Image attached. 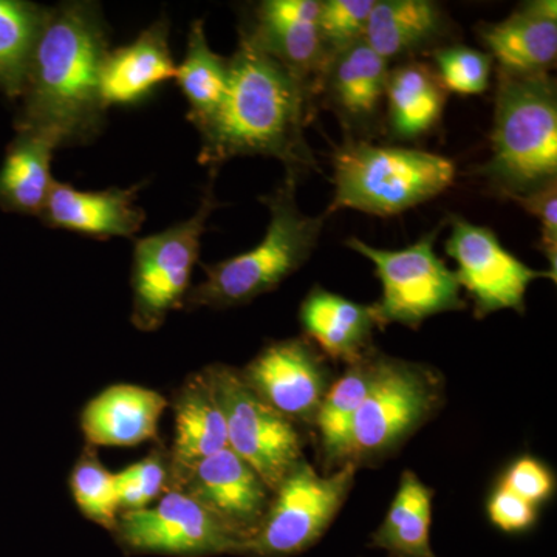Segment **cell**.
<instances>
[{"instance_id":"e0dca14e","label":"cell","mask_w":557,"mask_h":557,"mask_svg":"<svg viewBox=\"0 0 557 557\" xmlns=\"http://www.w3.org/2000/svg\"><path fill=\"white\" fill-rule=\"evenodd\" d=\"M177 64L170 47V21L159 20L138 38L119 49H109L100 70L102 108H127L149 98L174 79Z\"/></svg>"},{"instance_id":"d6a6232c","label":"cell","mask_w":557,"mask_h":557,"mask_svg":"<svg viewBox=\"0 0 557 557\" xmlns=\"http://www.w3.org/2000/svg\"><path fill=\"white\" fill-rule=\"evenodd\" d=\"M375 0H324L319 11L318 30L329 57L364 39Z\"/></svg>"},{"instance_id":"603a6c76","label":"cell","mask_w":557,"mask_h":557,"mask_svg":"<svg viewBox=\"0 0 557 557\" xmlns=\"http://www.w3.org/2000/svg\"><path fill=\"white\" fill-rule=\"evenodd\" d=\"M448 100L437 72L423 62H399L388 72L384 126L398 141H413L434 131Z\"/></svg>"},{"instance_id":"5bb4252c","label":"cell","mask_w":557,"mask_h":557,"mask_svg":"<svg viewBox=\"0 0 557 557\" xmlns=\"http://www.w3.org/2000/svg\"><path fill=\"white\" fill-rule=\"evenodd\" d=\"M391 64L364 39L330 57L318 97L338 116L351 139H369L384 129V101Z\"/></svg>"},{"instance_id":"277c9868","label":"cell","mask_w":557,"mask_h":557,"mask_svg":"<svg viewBox=\"0 0 557 557\" xmlns=\"http://www.w3.org/2000/svg\"><path fill=\"white\" fill-rule=\"evenodd\" d=\"M298 175L285 174L284 183L270 196L260 197L269 208L265 236L249 251L201 265L205 278L190 287L183 309L225 310L247 306L276 289L310 259L327 215L300 211L296 201Z\"/></svg>"},{"instance_id":"d4e9b609","label":"cell","mask_w":557,"mask_h":557,"mask_svg":"<svg viewBox=\"0 0 557 557\" xmlns=\"http://www.w3.org/2000/svg\"><path fill=\"white\" fill-rule=\"evenodd\" d=\"M58 148L49 134L17 131L0 168V208L39 218L54 182L51 160Z\"/></svg>"},{"instance_id":"9a60e30c","label":"cell","mask_w":557,"mask_h":557,"mask_svg":"<svg viewBox=\"0 0 557 557\" xmlns=\"http://www.w3.org/2000/svg\"><path fill=\"white\" fill-rule=\"evenodd\" d=\"M175 490L200 502L242 545L258 530L273 496L258 472L230 448L197 463Z\"/></svg>"},{"instance_id":"6da1fadb","label":"cell","mask_w":557,"mask_h":557,"mask_svg":"<svg viewBox=\"0 0 557 557\" xmlns=\"http://www.w3.org/2000/svg\"><path fill=\"white\" fill-rule=\"evenodd\" d=\"M313 91L284 65L260 50L244 28L230 58V87L222 108L200 129L199 163L219 171L234 157L281 161L285 174L302 177L318 168L307 145L313 120Z\"/></svg>"},{"instance_id":"52a82bcc","label":"cell","mask_w":557,"mask_h":557,"mask_svg":"<svg viewBox=\"0 0 557 557\" xmlns=\"http://www.w3.org/2000/svg\"><path fill=\"white\" fill-rule=\"evenodd\" d=\"M209 182L196 214L171 228L135 240L132 260V324L139 332H156L171 311L183 309L194 267L199 262L201 237L212 212L220 207L214 183Z\"/></svg>"},{"instance_id":"30bf717a","label":"cell","mask_w":557,"mask_h":557,"mask_svg":"<svg viewBox=\"0 0 557 557\" xmlns=\"http://www.w3.org/2000/svg\"><path fill=\"white\" fill-rule=\"evenodd\" d=\"M225 417L228 448L247 461L271 493L300 460L302 435L298 426L270 408L230 366L201 370Z\"/></svg>"},{"instance_id":"4316f807","label":"cell","mask_w":557,"mask_h":557,"mask_svg":"<svg viewBox=\"0 0 557 557\" xmlns=\"http://www.w3.org/2000/svg\"><path fill=\"white\" fill-rule=\"evenodd\" d=\"M174 81L188 102L186 119L197 131L203 129L228 94L230 58L211 50L201 20L190 24L185 58L175 69Z\"/></svg>"},{"instance_id":"4fadbf2b","label":"cell","mask_w":557,"mask_h":557,"mask_svg":"<svg viewBox=\"0 0 557 557\" xmlns=\"http://www.w3.org/2000/svg\"><path fill=\"white\" fill-rule=\"evenodd\" d=\"M239 372L258 397L296 426L313 423L332 386L324 359L304 338L269 344Z\"/></svg>"},{"instance_id":"f546056e","label":"cell","mask_w":557,"mask_h":557,"mask_svg":"<svg viewBox=\"0 0 557 557\" xmlns=\"http://www.w3.org/2000/svg\"><path fill=\"white\" fill-rule=\"evenodd\" d=\"M69 485L81 515L113 533L121 515L116 475L102 465L91 446L81 454Z\"/></svg>"},{"instance_id":"8992f818","label":"cell","mask_w":557,"mask_h":557,"mask_svg":"<svg viewBox=\"0 0 557 557\" xmlns=\"http://www.w3.org/2000/svg\"><path fill=\"white\" fill-rule=\"evenodd\" d=\"M445 398L438 370L376 351L372 381L351 428L348 463H375L397 453Z\"/></svg>"},{"instance_id":"7a4b0ae2","label":"cell","mask_w":557,"mask_h":557,"mask_svg":"<svg viewBox=\"0 0 557 557\" xmlns=\"http://www.w3.org/2000/svg\"><path fill=\"white\" fill-rule=\"evenodd\" d=\"M109 30L95 2L47 9L22 90L17 131L49 134L60 146L97 138L104 127L100 70Z\"/></svg>"},{"instance_id":"cb8c5ba5","label":"cell","mask_w":557,"mask_h":557,"mask_svg":"<svg viewBox=\"0 0 557 557\" xmlns=\"http://www.w3.org/2000/svg\"><path fill=\"white\" fill-rule=\"evenodd\" d=\"M252 17L251 25L244 28L245 33L260 50L306 84L317 98L319 81L330 60L319 35L318 22L259 9H255Z\"/></svg>"},{"instance_id":"d6986e66","label":"cell","mask_w":557,"mask_h":557,"mask_svg":"<svg viewBox=\"0 0 557 557\" xmlns=\"http://www.w3.org/2000/svg\"><path fill=\"white\" fill-rule=\"evenodd\" d=\"M479 36L504 72L549 73L557 58L556 0L523 2L507 20L480 25Z\"/></svg>"},{"instance_id":"3957f363","label":"cell","mask_w":557,"mask_h":557,"mask_svg":"<svg viewBox=\"0 0 557 557\" xmlns=\"http://www.w3.org/2000/svg\"><path fill=\"white\" fill-rule=\"evenodd\" d=\"M491 153L478 174L509 200L557 182V89L552 73L516 75L497 69Z\"/></svg>"},{"instance_id":"9c48e42d","label":"cell","mask_w":557,"mask_h":557,"mask_svg":"<svg viewBox=\"0 0 557 557\" xmlns=\"http://www.w3.org/2000/svg\"><path fill=\"white\" fill-rule=\"evenodd\" d=\"M440 228L405 249L373 248L351 237L348 248L375 267L383 295L373 304L379 327L401 324L417 330L428 318L467 309L456 271L438 258L434 245Z\"/></svg>"},{"instance_id":"1f68e13d","label":"cell","mask_w":557,"mask_h":557,"mask_svg":"<svg viewBox=\"0 0 557 557\" xmlns=\"http://www.w3.org/2000/svg\"><path fill=\"white\" fill-rule=\"evenodd\" d=\"M435 72L446 90L457 95H482L490 87L493 58L467 46H445L432 51Z\"/></svg>"},{"instance_id":"44dd1931","label":"cell","mask_w":557,"mask_h":557,"mask_svg":"<svg viewBox=\"0 0 557 557\" xmlns=\"http://www.w3.org/2000/svg\"><path fill=\"white\" fill-rule=\"evenodd\" d=\"M449 20L431 0H379L370 13L364 40L388 64L438 49L448 36Z\"/></svg>"},{"instance_id":"7c38bea8","label":"cell","mask_w":557,"mask_h":557,"mask_svg":"<svg viewBox=\"0 0 557 557\" xmlns=\"http://www.w3.org/2000/svg\"><path fill=\"white\" fill-rule=\"evenodd\" d=\"M446 252L457 262L460 287L467 288L474 302L475 318L500 310L525 313L528 288L537 278H552L553 271L531 269L504 248L493 230L474 225L467 219L453 218Z\"/></svg>"},{"instance_id":"f1b7e54d","label":"cell","mask_w":557,"mask_h":557,"mask_svg":"<svg viewBox=\"0 0 557 557\" xmlns=\"http://www.w3.org/2000/svg\"><path fill=\"white\" fill-rule=\"evenodd\" d=\"M47 9L25 0H0V90L21 98Z\"/></svg>"},{"instance_id":"5b68a950","label":"cell","mask_w":557,"mask_h":557,"mask_svg":"<svg viewBox=\"0 0 557 557\" xmlns=\"http://www.w3.org/2000/svg\"><path fill=\"white\" fill-rule=\"evenodd\" d=\"M454 178L456 164L446 157L347 138L333 152L335 196L324 214L355 209L392 218L445 193Z\"/></svg>"},{"instance_id":"4dcf8cb0","label":"cell","mask_w":557,"mask_h":557,"mask_svg":"<svg viewBox=\"0 0 557 557\" xmlns=\"http://www.w3.org/2000/svg\"><path fill=\"white\" fill-rule=\"evenodd\" d=\"M121 512L148 508L171 490L170 450L157 446L149 456L115 472Z\"/></svg>"},{"instance_id":"ba28073f","label":"cell","mask_w":557,"mask_h":557,"mask_svg":"<svg viewBox=\"0 0 557 557\" xmlns=\"http://www.w3.org/2000/svg\"><path fill=\"white\" fill-rule=\"evenodd\" d=\"M357 469L347 463L321 475L300 460L273 491L265 518L239 556L293 557L313 547L346 504Z\"/></svg>"},{"instance_id":"ffe728a7","label":"cell","mask_w":557,"mask_h":557,"mask_svg":"<svg viewBox=\"0 0 557 557\" xmlns=\"http://www.w3.org/2000/svg\"><path fill=\"white\" fill-rule=\"evenodd\" d=\"M174 440L170 450L171 490L182 485L190 469L228 448L225 417L203 373H194L175 394Z\"/></svg>"},{"instance_id":"e575fe53","label":"cell","mask_w":557,"mask_h":557,"mask_svg":"<svg viewBox=\"0 0 557 557\" xmlns=\"http://www.w3.org/2000/svg\"><path fill=\"white\" fill-rule=\"evenodd\" d=\"M541 222V244L549 263V271L557 274V182L534 190L525 197L512 200Z\"/></svg>"},{"instance_id":"7402d4cb","label":"cell","mask_w":557,"mask_h":557,"mask_svg":"<svg viewBox=\"0 0 557 557\" xmlns=\"http://www.w3.org/2000/svg\"><path fill=\"white\" fill-rule=\"evenodd\" d=\"M299 321L304 332L336 361L357 362L373 350V330L379 327L372 306H362L321 287L302 300Z\"/></svg>"},{"instance_id":"836d02e7","label":"cell","mask_w":557,"mask_h":557,"mask_svg":"<svg viewBox=\"0 0 557 557\" xmlns=\"http://www.w3.org/2000/svg\"><path fill=\"white\" fill-rule=\"evenodd\" d=\"M500 485L537 508L553 496L556 482L547 465L533 457H522L507 469Z\"/></svg>"},{"instance_id":"484cf974","label":"cell","mask_w":557,"mask_h":557,"mask_svg":"<svg viewBox=\"0 0 557 557\" xmlns=\"http://www.w3.org/2000/svg\"><path fill=\"white\" fill-rule=\"evenodd\" d=\"M376 350L347 366L339 380L332 383L313 424L321 438L322 461L325 471H336L348 463L350 456L351 428L361 403L368 395L375 366Z\"/></svg>"},{"instance_id":"2e32d148","label":"cell","mask_w":557,"mask_h":557,"mask_svg":"<svg viewBox=\"0 0 557 557\" xmlns=\"http://www.w3.org/2000/svg\"><path fill=\"white\" fill-rule=\"evenodd\" d=\"M145 183L129 189L81 190L54 180L39 219L53 230H65L91 239L135 237L146 214L137 205Z\"/></svg>"},{"instance_id":"d590c367","label":"cell","mask_w":557,"mask_h":557,"mask_svg":"<svg viewBox=\"0 0 557 557\" xmlns=\"http://www.w3.org/2000/svg\"><path fill=\"white\" fill-rule=\"evenodd\" d=\"M487 516L498 530L519 533L536 522L537 508L516 496L507 487L498 485L487 502Z\"/></svg>"},{"instance_id":"83f0119b","label":"cell","mask_w":557,"mask_h":557,"mask_svg":"<svg viewBox=\"0 0 557 557\" xmlns=\"http://www.w3.org/2000/svg\"><path fill=\"white\" fill-rule=\"evenodd\" d=\"M432 497L416 472H403L386 518L372 534L370 545L388 557H438L431 547Z\"/></svg>"},{"instance_id":"8fae6325","label":"cell","mask_w":557,"mask_h":557,"mask_svg":"<svg viewBox=\"0 0 557 557\" xmlns=\"http://www.w3.org/2000/svg\"><path fill=\"white\" fill-rule=\"evenodd\" d=\"M113 537L126 555L137 556H239L242 548L240 539L183 490L166 491L148 508L121 512Z\"/></svg>"},{"instance_id":"ac0fdd59","label":"cell","mask_w":557,"mask_h":557,"mask_svg":"<svg viewBox=\"0 0 557 557\" xmlns=\"http://www.w3.org/2000/svg\"><path fill=\"white\" fill-rule=\"evenodd\" d=\"M168 406V398L153 388L112 384L87 403L81 412V431L91 448H134L159 438Z\"/></svg>"}]
</instances>
